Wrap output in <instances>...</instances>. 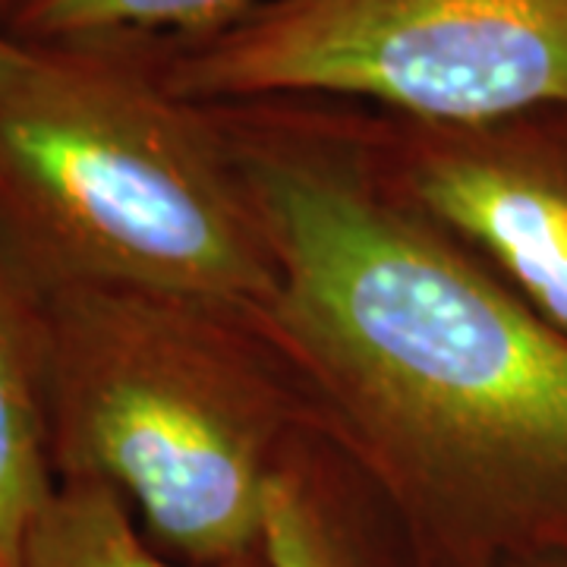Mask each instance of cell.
<instances>
[{
  "label": "cell",
  "mask_w": 567,
  "mask_h": 567,
  "mask_svg": "<svg viewBox=\"0 0 567 567\" xmlns=\"http://www.w3.org/2000/svg\"><path fill=\"white\" fill-rule=\"evenodd\" d=\"M262 551L268 567H344L319 507L297 480L284 473L268 488Z\"/></svg>",
  "instance_id": "9"
},
{
  "label": "cell",
  "mask_w": 567,
  "mask_h": 567,
  "mask_svg": "<svg viewBox=\"0 0 567 567\" xmlns=\"http://www.w3.org/2000/svg\"><path fill=\"white\" fill-rule=\"evenodd\" d=\"M0 246L39 287L268 303L227 133L130 35L0 44Z\"/></svg>",
  "instance_id": "2"
},
{
  "label": "cell",
  "mask_w": 567,
  "mask_h": 567,
  "mask_svg": "<svg viewBox=\"0 0 567 567\" xmlns=\"http://www.w3.org/2000/svg\"><path fill=\"white\" fill-rule=\"evenodd\" d=\"M425 130L406 174L413 199L488 252L567 338V152L502 123Z\"/></svg>",
  "instance_id": "5"
},
{
  "label": "cell",
  "mask_w": 567,
  "mask_h": 567,
  "mask_svg": "<svg viewBox=\"0 0 567 567\" xmlns=\"http://www.w3.org/2000/svg\"><path fill=\"white\" fill-rule=\"evenodd\" d=\"M268 0H7L0 25L10 39L61 41L181 32L199 41L249 17Z\"/></svg>",
  "instance_id": "7"
},
{
  "label": "cell",
  "mask_w": 567,
  "mask_h": 567,
  "mask_svg": "<svg viewBox=\"0 0 567 567\" xmlns=\"http://www.w3.org/2000/svg\"><path fill=\"white\" fill-rule=\"evenodd\" d=\"M3 3H7V0H0V13H3Z\"/></svg>",
  "instance_id": "11"
},
{
  "label": "cell",
  "mask_w": 567,
  "mask_h": 567,
  "mask_svg": "<svg viewBox=\"0 0 567 567\" xmlns=\"http://www.w3.org/2000/svg\"><path fill=\"white\" fill-rule=\"evenodd\" d=\"M22 567H174L152 555L114 488L54 483L25 539ZM230 567V565H215Z\"/></svg>",
  "instance_id": "8"
},
{
  "label": "cell",
  "mask_w": 567,
  "mask_h": 567,
  "mask_svg": "<svg viewBox=\"0 0 567 567\" xmlns=\"http://www.w3.org/2000/svg\"><path fill=\"white\" fill-rule=\"evenodd\" d=\"M51 488L39 300L0 246V567H22L29 529Z\"/></svg>",
  "instance_id": "6"
},
{
  "label": "cell",
  "mask_w": 567,
  "mask_h": 567,
  "mask_svg": "<svg viewBox=\"0 0 567 567\" xmlns=\"http://www.w3.org/2000/svg\"><path fill=\"white\" fill-rule=\"evenodd\" d=\"M35 287L41 394L61 480L114 488L203 565L262 546L278 470L244 379L181 306L92 287Z\"/></svg>",
  "instance_id": "3"
},
{
  "label": "cell",
  "mask_w": 567,
  "mask_h": 567,
  "mask_svg": "<svg viewBox=\"0 0 567 567\" xmlns=\"http://www.w3.org/2000/svg\"><path fill=\"white\" fill-rule=\"evenodd\" d=\"M227 142L271 256L265 306L365 442L480 517L567 507L565 334L391 208L338 145L275 123Z\"/></svg>",
  "instance_id": "1"
},
{
  "label": "cell",
  "mask_w": 567,
  "mask_h": 567,
  "mask_svg": "<svg viewBox=\"0 0 567 567\" xmlns=\"http://www.w3.org/2000/svg\"><path fill=\"white\" fill-rule=\"evenodd\" d=\"M3 39H7V32H3V25H0V44H3Z\"/></svg>",
  "instance_id": "10"
},
{
  "label": "cell",
  "mask_w": 567,
  "mask_h": 567,
  "mask_svg": "<svg viewBox=\"0 0 567 567\" xmlns=\"http://www.w3.org/2000/svg\"><path fill=\"white\" fill-rule=\"evenodd\" d=\"M158 73L203 107L322 95L480 130L567 111V0H268Z\"/></svg>",
  "instance_id": "4"
}]
</instances>
